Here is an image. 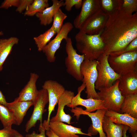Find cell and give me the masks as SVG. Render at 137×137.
<instances>
[{"mask_svg":"<svg viewBox=\"0 0 137 137\" xmlns=\"http://www.w3.org/2000/svg\"><path fill=\"white\" fill-rule=\"evenodd\" d=\"M122 0L108 13V18L100 37L105 45L104 53L114 56L137 38V12L130 14L122 8Z\"/></svg>","mask_w":137,"mask_h":137,"instance_id":"cell-1","label":"cell"},{"mask_svg":"<svg viewBox=\"0 0 137 137\" xmlns=\"http://www.w3.org/2000/svg\"><path fill=\"white\" fill-rule=\"evenodd\" d=\"M101 33L90 35L79 31L76 35V48L84 55V59L97 60L104 53L105 45L100 38Z\"/></svg>","mask_w":137,"mask_h":137,"instance_id":"cell-2","label":"cell"},{"mask_svg":"<svg viewBox=\"0 0 137 137\" xmlns=\"http://www.w3.org/2000/svg\"><path fill=\"white\" fill-rule=\"evenodd\" d=\"M109 56L104 53L97 60L98 76L95 84V89L98 90L111 87L121 76L110 65L108 60Z\"/></svg>","mask_w":137,"mask_h":137,"instance_id":"cell-3","label":"cell"},{"mask_svg":"<svg viewBox=\"0 0 137 137\" xmlns=\"http://www.w3.org/2000/svg\"><path fill=\"white\" fill-rule=\"evenodd\" d=\"M109 63L114 71L120 76L137 70V50L116 56H109Z\"/></svg>","mask_w":137,"mask_h":137,"instance_id":"cell-4","label":"cell"},{"mask_svg":"<svg viewBox=\"0 0 137 137\" xmlns=\"http://www.w3.org/2000/svg\"><path fill=\"white\" fill-rule=\"evenodd\" d=\"M98 63L97 60L84 59L81 65L80 72L83 77L82 81L85 85L87 98L100 99L95 87L98 76L97 66Z\"/></svg>","mask_w":137,"mask_h":137,"instance_id":"cell-5","label":"cell"},{"mask_svg":"<svg viewBox=\"0 0 137 137\" xmlns=\"http://www.w3.org/2000/svg\"><path fill=\"white\" fill-rule=\"evenodd\" d=\"M65 40V50L67 55L65 61L66 71L76 80L82 81L83 77L80 72V66L85 59L84 55L77 53L73 47L70 38L68 37Z\"/></svg>","mask_w":137,"mask_h":137,"instance_id":"cell-6","label":"cell"},{"mask_svg":"<svg viewBox=\"0 0 137 137\" xmlns=\"http://www.w3.org/2000/svg\"><path fill=\"white\" fill-rule=\"evenodd\" d=\"M118 83V79L111 87L100 89L97 93L100 99L104 100L107 110L119 113L124 96L119 89Z\"/></svg>","mask_w":137,"mask_h":137,"instance_id":"cell-7","label":"cell"},{"mask_svg":"<svg viewBox=\"0 0 137 137\" xmlns=\"http://www.w3.org/2000/svg\"><path fill=\"white\" fill-rule=\"evenodd\" d=\"M70 110L71 112L74 113V116H76L77 119L81 115H86L90 117L92 124L89 128L87 133L90 136L99 133V137H107L103 131L102 126L103 120L106 109H99L94 112H86L79 107H76Z\"/></svg>","mask_w":137,"mask_h":137,"instance_id":"cell-8","label":"cell"},{"mask_svg":"<svg viewBox=\"0 0 137 137\" xmlns=\"http://www.w3.org/2000/svg\"><path fill=\"white\" fill-rule=\"evenodd\" d=\"M108 14L101 7L89 17L83 24L79 31L90 35L101 33L108 18Z\"/></svg>","mask_w":137,"mask_h":137,"instance_id":"cell-9","label":"cell"},{"mask_svg":"<svg viewBox=\"0 0 137 137\" xmlns=\"http://www.w3.org/2000/svg\"><path fill=\"white\" fill-rule=\"evenodd\" d=\"M48 102V96L47 90L42 88L39 90L33 102L34 108L32 113L25 125V131L26 132L35 126L37 121H39L40 124L42 123L43 114L46 110L45 108Z\"/></svg>","mask_w":137,"mask_h":137,"instance_id":"cell-10","label":"cell"},{"mask_svg":"<svg viewBox=\"0 0 137 137\" xmlns=\"http://www.w3.org/2000/svg\"><path fill=\"white\" fill-rule=\"evenodd\" d=\"M73 26L70 22L63 24L60 31L53 40L50 41L43 49L42 51L49 62H54L56 60L55 54L59 49L62 41L67 38L68 33L72 29Z\"/></svg>","mask_w":137,"mask_h":137,"instance_id":"cell-11","label":"cell"},{"mask_svg":"<svg viewBox=\"0 0 137 137\" xmlns=\"http://www.w3.org/2000/svg\"><path fill=\"white\" fill-rule=\"evenodd\" d=\"M42 88L47 90L48 94L49 105L47 124L49 126L51 114L54 110L59 99L65 90L61 84L56 81L51 80L46 81Z\"/></svg>","mask_w":137,"mask_h":137,"instance_id":"cell-12","label":"cell"},{"mask_svg":"<svg viewBox=\"0 0 137 137\" xmlns=\"http://www.w3.org/2000/svg\"><path fill=\"white\" fill-rule=\"evenodd\" d=\"M85 88V85L83 82L81 85L78 88L77 94L73 97L71 103L67 106L69 107L73 108L78 106H82L86 108L85 111L89 112H92L100 109H106L104 106V101L102 99L92 98L85 99L81 97V93Z\"/></svg>","mask_w":137,"mask_h":137,"instance_id":"cell-13","label":"cell"},{"mask_svg":"<svg viewBox=\"0 0 137 137\" xmlns=\"http://www.w3.org/2000/svg\"><path fill=\"white\" fill-rule=\"evenodd\" d=\"M101 7V0H84L81 10L73 21L75 28L79 29L91 15Z\"/></svg>","mask_w":137,"mask_h":137,"instance_id":"cell-14","label":"cell"},{"mask_svg":"<svg viewBox=\"0 0 137 137\" xmlns=\"http://www.w3.org/2000/svg\"><path fill=\"white\" fill-rule=\"evenodd\" d=\"M74 96L73 92L65 90L58 100V108L56 114L50 119V121L64 122L68 124L71 123L72 117L70 115L66 114L64 109L65 106L71 103L72 99Z\"/></svg>","mask_w":137,"mask_h":137,"instance_id":"cell-15","label":"cell"},{"mask_svg":"<svg viewBox=\"0 0 137 137\" xmlns=\"http://www.w3.org/2000/svg\"><path fill=\"white\" fill-rule=\"evenodd\" d=\"M118 80V88L122 95L137 93V70L121 76Z\"/></svg>","mask_w":137,"mask_h":137,"instance_id":"cell-16","label":"cell"},{"mask_svg":"<svg viewBox=\"0 0 137 137\" xmlns=\"http://www.w3.org/2000/svg\"><path fill=\"white\" fill-rule=\"evenodd\" d=\"M39 76L35 73H31L29 80L19 93V96L14 100L17 101H32L33 102L38 93L36 83Z\"/></svg>","mask_w":137,"mask_h":137,"instance_id":"cell-17","label":"cell"},{"mask_svg":"<svg viewBox=\"0 0 137 137\" xmlns=\"http://www.w3.org/2000/svg\"><path fill=\"white\" fill-rule=\"evenodd\" d=\"M50 129L60 137H79L77 134L90 136L88 133L82 132L81 128L67 125L61 122L50 121Z\"/></svg>","mask_w":137,"mask_h":137,"instance_id":"cell-18","label":"cell"},{"mask_svg":"<svg viewBox=\"0 0 137 137\" xmlns=\"http://www.w3.org/2000/svg\"><path fill=\"white\" fill-rule=\"evenodd\" d=\"M105 115L108 117L114 123L128 126L129 131L137 130V118L128 114L122 113L107 110Z\"/></svg>","mask_w":137,"mask_h":137,"instance_id":"cell-19","label":"cell"},{"mask_svg":"<svg viewBox=\"0 0 137 137\" xmlns=\"http://www.w3.org/2000/svg\"><path fill=\"white\" fill-rule=\"evenodd\" d=\"M33 105L32 101H17L7 102L6 107L13 113L16 125L19 126L22 122L29 108Z\"/></svg>","mask_w":137,"mask_h":137,"instance_id":"cell-20","label":"cell"},{"mask_svg":"<svg viewBox=\"0 0 137 137\" xmlns=\"http://www.w3.org/2000/svg\"><path fill=\"white\" fill-rule=\"evenodd\" d=\"M52 5L45 9L42 13H37L36 15L39 18L41 25L46 26L53 21L54 16L57 10L63 6V0H52Z\"/></svg>","mask_w":137,"mask_h":137,"instance_id":"cell-21","label":"cell"},{"mask_svg":"<svg viewBox=\"0 0 137 137\" xmlns=\"http://www.w3.org/2000/svg\"><path fill=\"white\" fill-rule=\"evenodd\" d=\"M19 41L18 38L14 37L0 39V71L2 70L3 64L11 52L13 46L17 44Z\"/></svg>","mask_w":137,"mask_h":137,"instance_id":"cell-22","label":"cell"},{"mask_svg":"<svg viewBox=\"0 0 137 137\" xmlns=\"http://www.w3.org/2000/svg\"><path fill=\"white\" fill-rule=\"evenodd\" d=\"M119 113L128 114L137 118V93L124 96Z\"/></svg>","mask_w":137,"mask_h":137,"instance_id":"cell-23","label":"cell"},{"mask_svg":"<svg viewBox=\"0 0 137 137\" xmlns=\"http://www.w3.org/2000/svg\"><path fill=\"white\" fill-rule=\"evenodd\" d=\"M102 129L107 137H123V125L113 123L105 115L102 122Z\"/></svg>","mask_w":137,"mask_h":137,"instance_id":"cell-24","label":"cell"},{"mask_svg":"<svg viewBox=\"0 0 137 137\" xmlns=\"http://www.w3.org/2000/svg\"><path fill=\"white\" fill-rule=\"evenodd\" d=\"M0 120L4 128H12V125H16L13 113L6 106L0 103Z\"/></svg>","mask_w":137,"mask_h":137,"instance_id":"cell-25","label":"cell"},{"mask_svg":"<svg viewBox=\"0 0 137 137\" xmlns=\"http://www.w3.org/2000/svg\"><path fill=\"white\" fill-rule=\"evenodd\" d=\"M57 33L51 26L43 33L34 37L33 40L37 46L38 50L39 52L42 51L43 48L50 41L51 38Z\"/></svg>","mask_w":137,"mask_h":137,"instance_id":"cell-26","label":"cell"},{"mask_svg":"<svg viewBox=\"0 0 137 137\" xmlns=\"http://www.w3.org/2000/svg\"><path fill=\"white\" fill-rule=\"evenodd\" d=\"M48 0H34L32 3L26 10L25 15L32 16L37 13H42L49 7Z\"/></svg>","mask_w":137,"mask_h":137,"instance_id":"cell-27","label":"cell"},{"mask_svg":"<svg viewBox=\"0 0 137 137\" xmlns=\"http://www.w3.org/2000/svg\"><path fill=\"white\" fill-rule=\"evenodd\" d=\"M67 17L66 14L62 11L60 8L56 12L53 17L52 27L57 33L60 30L63 25V22Z\"/></svg>","mask_w":137,"mask_h":137,"instance_id":"cell-28","label":"cell"},{"mask_svg":"<svg viewBox=\"0 0 137 137\" xmlns=\"http://www.w3.org/2000/svg\"><path fill=\"white\" fill-rule=\"evenodd\" d=\"M121 6L122 8L127 12L133 14L137 10V0H122Z\"/></svg>","mask_w":137,"mask_h":137,"instance_id":"cell-29","label":"cell"},{"mask_svg":"<svg viewBox=\"0 0 137 137\" xmlns=\"http://www.w3.org/2000/svg\"><path fill=\"white\" fill-rule=\"evenodd\" d=\"M50 129L49 126L47 124V120L44 121L43 123L40 124L39 128L40 133H36L33 131L31 133L27 134L26 137H46L45 136V131Z\"/></svg>","mask_w":137,"mask_h":137,"instance_id":"cell-30","label":"cell"},{"mask_svg":"<svg viewBox=\"0 0 137 137\" xmlns=\"http://www.w3.org/2000/svg\"><path fill=\"white\" fill-rule=\"evenodd\" d=\"M83 1L82 0H65L63 6H65V9L66 11H70L74 6L77 9L81 7Z\"/></svg>","mask_w":137,"mask_h":137,"instance_id":"cell-31","label":"cell"},{"mask_svg":"<svg viewBox=\"0 0 137 137\" xmlns=\"http://www.w3.org/2000/svg\"><path fill=\"white\" fill-rule=\"evenodd\" d=\"M102 8L107 13L111 12L117 5L118 0H101Z\"/></svg>","mask_w":137,"mask_h":137,"instance_id":"cell-32","label":"cell"},{"mask_svg":"<svg viewBox=\"0 0 137 137\" xmlns=\"http://www.w3.org/2000/svg\"><path fill=\"white\" fill-rule=\"evenodd\" d=\"M137 50V38L132 40L122 51L114 56L119 55L123 53Z\"/></svg>","mask_w":137,"mask_h":137,"instance_id":"cell-33","label":"cell"},{"mask_svg":"<svg viewBox=\"0 0 137 137\" xmlns=\"http://www.w3.org/2000/svg\"><path fill=\"white\" fill-rule=\"evenodd\" d=\"M33 0H20L19 5L17 7L16 11L20 13L28 8L29 6L33 2Z\"/></svg>","mask_w":137,"mask_h":137,"instance_id":"cell-34","label":"cell"},{"mask_svg":"<svg viewBox=\"0 0 137 137\" xmlns=\"http://www.w3.org/2000/svg\"><path fill=\"white\" fill-rule=\"evenodd\" d=\"M20 0H5L2 3L0 6V8L7 9L12 6H18Z\"/></svg>","mask_w":137,"mask_h":137,"instance_id":"cell-35","label":"cell"},{"mask_svg":"<svg viewBox=\"0 0 137 137\" xmlns=\"http://www.w3.org/2000/svg\"><path fill=\"white\" fill-rule=\"evenodd\" d=\"M12 128H4L0 130V137H14Z\"/></svg>","mask_w":137,"mask_h":137,"instance_id":"cell-36","label":"cell"},{"mask_svg":"<svg viewBox=\"0 0 137 137\" xmlns=\"http://www.w3.org/2000/svg\"><path fill=\"white\" fill-rule=\"evenodd\" d=\"M7 103L5 96L0 90V103L6 106Z\"/></svg>","mask_w":137,"mask_h":137,"instance_id":"cell-37","label":"cell"},{"mask_svg":"<svg viewBox=\"0 0 137 137\" xmlns=\"http://www.w3.org/2000/svg\"><path fill=\"white\" fill-rule=\"evenodd\" d=\"M45 134L48 137H60L56 135L50 129L47 130H46Z\"/></svg>","mask_w":137,"mask_h":137,"instance_id":"cell-38","label":"cell"},{"mask_svg":"<svg viewBox=\"0 0 137 137\" xmlns=\"http://www.w3.org/2000/svg\"><path fill=\"white\" fill-rule=\"evenodd\" d=\"M129 128L128 126L123 125V137H129L126 135L127 131L128 130Z\"/></svg>","mask_w":137,"mask_h":137,"instance_id":"cell-39","label":"cell"},{"mask_svg":"<svg viewBox=\"0 0 137 137\" xmlns=\"http://www.w3.org/2000/svg\"><path fill=\"white\" fill-rule=\"evenodd\" d=\"M12 131L14 137H24L16 130L12 129Z\"/></svg>","mask_w":137,"mask_h":137,"instance_id":"cell-40","label":"cell"},{"mask_svg":"<svg viewBox=\"0 0 137 137\" xmlns=\"http://www.w3.org/2000/svg\"><path fill=\"white\" fill-rule=\"evenodd\" d=\"M129 132L131 133L132 137H137V130L130 131Z\"/></svg>","mask_w":137,"mask_h":137,"instance_id":"cell-41","label":"cell"},{"mask_svg":"<svg viewBox=\"0 0 137 137\" xmlns=\"http://www.w3.org/2000/svg\"><path fill=\"white\" fill-rule=\"evenodd\" d=\"M4 34L3 32L2 31H0V36L3 35Z\"/></svg>","mask_w":137,"mask_h":137,"instance_id":"cell-42","label":"cell"}]
</instances>
